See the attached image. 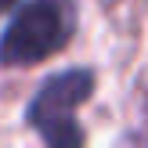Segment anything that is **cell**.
Here are the masks:
<instances>
[{"label":"cell","instance_id":"cell-1","mask_svg":"<svg viewBox=\"0 0 148 148\" xmlns=\"http://www.w3.org/2000/svg\"><path fill=\"white\" fill-rule=\"evenodd\" d=\"M76 33V0H33L18 7L0 36V65H36Z\"/></svg>","mask_w":148,"mask_h":148},{"label":"cell","instance_id":"cell-2","mask_svg":"<svg viewBox=\"0 0 148 148\" xmlns=\"http://www.w3.org/2000/svg\"><path fill=\"white\" fill-rule=\"evenodd\" d=\"M90 90H94L90 69H65L36 90L25 116L47 148H83V130L72 112L90 98Z\"/></svg>","mask_w":148,"mask_h":148},{"label":"cell","instance_id":"cell-3","mask_svg":"<svg viewBox=\"0 0 148 148\" xmlns=\"http://www.w3.org/2000/svg\"><path fill=\"white\" fill-rule=\"evenodd\" d=\"M14 4H18V0H0V11H11Z\"/></svg>","mask_w":148,"mask_h":148}]
</instances>
